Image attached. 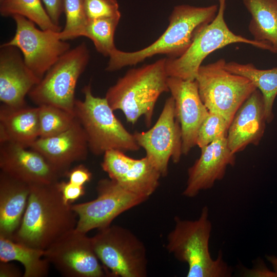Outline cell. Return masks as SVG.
Instances as JSON below:
<instances>
[{"mask_svg": "<svg viewBox=\"0 0 277 277\" xmlns=\"http://www.w3.org/2000/svg\"><path fill=\"white\" fill-rule=\"evenodd\" d=\"M58 182L31 185L26 209L13 241L44 250L75 228L77 216L71 204L64 201Z\"/></svg>", "mask_w": 277, "mask_h": 277, "instance_id": "6da1fadb", "label": "cell"}, {"mask_svg": "<svg viewBox=\"0 0 277 277\" xmlns=\"http://www.w3.org/2000/svg\"><path fill=\"white\" fill-rule=\"evenodd\" d=\"M218 10L216 4L205 7L175 6L169 17L167 28L157 40L136 51L125 52L116 49L109 56L106 70L116 71L157 54H165L168 58L180 57L189 47L197 32L213 21Z\"/></svg>", "mask_w": 277, "mask_h": 277, "instance_id": "7a4b0ae2", "label": "cell"}, {"mask_svg": "<svg viewBox=\"0 0 277 277\" xmlns=\"http://www.w3.org/2000/svg\"><path fill=\"white\" fill-rule=\"evenodd\" d=\"M166 58L132 68L110 87L105 98L113 110H120L128 123L135 124L142 116L151 126L155 104L163 93L169 92Z\"/></svg>", "mask_w": 277, "mask_h": 277, "instance_id": "3957f363", "label": "cell"}, {"mask_svg": "<svg viewBox=\"0 0 277 277\" xmlns=\"http://www.w3.org/2000/svg\"><path fill=\"white\" fill-rule=\"evenodd\" d=\"M174 227L167 235L166 248L179 261L188 266L187 277H229L230 267L222 251L213 259L209 250L212 224L209 209L204 206L195 220L174 217Z\"/></svg>", "mask_w": 277, "mask_h": 277, "instance_id": "277c9868", "label": "cell"}, {"mask_svg": "<svg viewBox=\"0 0 277 277\" xmlns=\"http://www.w3.org/2000/svg\"><path fill=\"white\" fill-rule=\"evenodd\" d=\"M82 92L84 98L76 100L74 114L84 130L91 152L98 156L110 150H139L133 133L115 116L106 98L94 96L90 84Z\"/></svg>", "mask_w": 277, "mask_h": 277, "instance_id": "5b68a950", "label": "cell"}, {"mask_svg": "<svg viewBox=\"0 0 277 277\" xmlns=\"http://www.w3.org/2000/svg\"><path fill=\"white\" fill-rule=\"evenodd\" d=\"M219 1V10L213 19L196 33L187 50L176 58H166L168 77L195 80L204 60L211 53L227 45L244 43L271 52L268 45L236 34L228 28L224 19L226 0Z\"/></svg>", "mask_w": 277, "mask_h": 277, "instance_id": "8992f818", "label": "cell"}, {"mask_svg": "<svg viewBox=\"0 0 277 277\" xmlns=\"http://www.w3.org/2000/svg\"><path fill=\"white\" fill-rule=\"evenodd\" d=\"M91 240L94 251L108 276H147L145 246L128 229L111 224L99 229Z\"/></svg>", "mask_w": 277, "mask_h": 277, "instance_id": "52a82bcc", "label": "cell"}, {"mask_svg": "<svg viewBox=\"0 0 277 277\" xmlns=\"http://www.w3.org/2000/svg\"><path fill=\"white\" fill-rule=\"evenodd\" d=\"M226 63L220 58L201 65L195 80L209 111L220 114L230 125L237 110L257 88L247 78L227 70Z\"/></svg>", "mask_w": 277, "mask_h": 277, "instance_id": "ba28073f", "label": "cell"}, {"mask_svg": "<svg viewBox=\"0 0 277 277\" xmlns=\"http://www.w3.org/2000/svg\"><path fill=\"white\" fill-rule=\"evenodd\" d=\"M89 58L85 43L70 49L31 89L30 99L37 106L51 105L74 114L76 84Z\"/></svg>", "mask_w": 277, "mask_h": 277, "instance_id": "9c48e42d", "label": "cell"}, {"mask_svg": "<svg viewBox=\"0 0 277 277\" xmlns=\"http://www.w3.org/2000/svg\"><path fill=\"white\" fill-rule=\"evenodd\" d=\"M96 190L95 199L71 204L72 209L77 216L75 229L85 233L110 225L119 215L148 199L125 189L110 178L100 180Z\"/></svg>", "mask_w": 277, "mask_h": 277, "instance_id": "30bf717a", "label": "cell"}, {"mask_svg": "<svg viewBox=\"0 0 277 277\" xmlns=\"http://www.w3.org/2000/svg\"><path fill=\"white\" fill-rule=\"evenodd\" d=\"M16 29L13 37L4 43L21 51L27 67L41 80L58 60L70 49V44L61 39L60 32L39 29L35 24L19 15L12 16Z\"/></svg>", "mask_w": 277, "mask_h": 277, "instance_id": "8fae6325", "label": "cell"}, {"mask_svg": "<svg viewBox=\"0 0 277 277\" xmlns=\"http://www.w3.org/2000/svg\"><path fill=\"white\" fill-rule=\"evenodd\" d=\"M133 134L150 163L162 176H166L170 159L177 163L183 154L181 127L176 116L173 97L166 100L153 126L145 132L135 131Z\"/></svg>", "mask_w": 277, "mask_h": 277, "instance_id": "7c38bea8", "label": "cell"}, {"mask_svg": "<svg viewBox=\"0 0 277 277\" xmlns=\"http://www.w3.org/2000/svg\"><path fill=\"white\" fill-rule=\"evenodd\" d=\"M44 257L66 277H103L106 271L93 247L91 238L75 228L47 249Z\"/></svg>", "mask_w": 277, "mask_h": 277, "instance_id": "4fadbf2b", "label": "cell"}, {"mask_svg": "<svg viewBox=\"0 0 277 277\" xmlns=\"http://www.w3.org/2000/svg\"><path fill=\"white\" fill-rule=\"evenodd\" d=\"M101 167L109 178L125 189L148 198L159 186L162 176L146 156L135 159L117 150H108L103 154Z\"/></svg>", "mask_w": 277, "mask_h": 277, "instance_id": "5bb4252c", "label": "cell"}, {"mask_svg": "<svg viewBox=\"0 0 277 277\" xmlns=\"http://www.w3.org/2000/svg\"><path fill=\"white\" fill-rule=\"evenodd\" d=\"M0 168L30 185L55 183L64 176L39 152L12 143L0 144Z\"/></svg>", "mask_w": 277, "mask_h": 277, "instance_id": "9a60e30c", "label": "cell"}, {"mask_svg": "<svg viewBox=\"0 0 277 277\" xmlns=\"http://www.w3.org/2000/svg\"><path fill=\"white\" fill-rule=\"evenodd\" d=\"M167 83L174 100L176 116L181 127L182 153L186 155L196 146L199 129L209 110L200 97L195 80L168 77Z\"/></svg>", "mask_w": 277, "mask_h": 277, "instance_id": "2e32d148", "label": "cell"}, {"mask_svg": "<svg viewBox=\"0 0 277 277\" xmlns=\"http://www.w3.org/2000/svg\"><path fill=\"white\" fill-rule=\"evenodd\" d=\"M200 157L187 171L184 196L194 197L200 191L211 188L224 177L228 166H233L235 155L230 149L227 136L216 139L201 149Z\"/></svg>", "mask_w": 277, "mask_h": 277, "instance_id": "e0dca14e", "label": "cell"}, {"mask_svg": "<svg viewBox=\"0 0 277 277\" xmlns=\"http://www.w3.org/2000/svg\"><path fill=\"white\" fill-rule=\"evenodd\" d=\"M19 50L14 46H1L0 101L14 107L26 105V96L41 81L26 65Z\"/></svg>", "mask_w": 277, "mask_h": 277, "instance_id": "ac0fdd59", "label": "cell"}, {"mask_svg": "<svg viewBox=\"0 0 277 277\" xmlns=\"http://www.w3.org/2000/svg\"><path fill=\"white\" fill-rule=\"evenodd\" d=\"M29 147L42 154L64 176L72 164L87 159L89 150L86 133L76 118L65 131L49 137H38Z\"/></svg>", "mask_w": 277, "mask_h": 277, "instance_id": "d6986e66", "label": "cell"}, {"mask_svg": "<svg viewBox=\"0 0 277 277\" xmlns=\"http://www.w3.org/2000/svg\"><path fill=\"white\" fill-rule=\"evenodd\" d=\"M266 119L262 94L256 89L236 112L228 128L227 139L234 154L250 145H259L265 129Z\"/></svg>", "mask_w": 277, "mask_h": 277, "instance_id": "ffe728a7", "label": "cell"}, {"mask_svg": "<svg viewBox=\"0 0 277 277\" xmlns=\"http://www.w3.org/2000/svg\"><path fill=\"white\" fill-rule=\"evenodd\" d=\"M31 185L0 172V236L12 238L19 227Z\"/></svg>", "mask_w": 277, "mask_h": 277, "instance_id": "44dd1931", "label": "cell"}, {"mask_svg": "<svg viewBox=\"0 0 277 277\" xmlns=\"http://www.w3.org/2000/svg\"><path fill=\"white\" fill-rule=\"evenodd\" d=\"M39 136L38 106L1 105L0 144L12 143L29 147Z\"/></svg>", "mask_w": 277, "mask_h": 277, "instance_id": "7402d4cb", "label": "cell"}, {"mask_svg": "<svg viewBox=\"0 0 277 277\" xmlns=\"http://www.w3.org/2000/svg\"><path fill=\"white\" fill-rule=\"evenodd\" d=\"M251 14L248 29L253 39L277 53V0H243Z\"/></svg>", "mask_w": 277, "mask_h": 277, "instance_id": "603a6c76", "label": "cell"}, {"mask_svg": "<svg viewBox=\"0 0 277 277\" xmlns=\"http://www.w3.org/2000/svg\"><path fill=\"white\" fill-rule=\"evenodd\" d=\"M18 261L24 267L23 277L48 275L50 263L44 257V250L18 243L0 236V261Z\"/></svg>", "mask_w": 277, "mask_h": 277, "instance_id": "cb8c5ba5", "label": "cell"}, {"mask_svg": "<svg viewBox=\"0 0 277 277\" xmlns=\"http://www.w3.org/2000/svg\"><path fill=\"white\" fill-rule=\"evenodd\" d=\"M228 71L249 79L261 92L264 103L267 123L273 118V106L277 95V67L269 69H259L252 63L241 64L235 62L226 63Z\"/></svg>", "mask_w": 277, "mask_h": 277, "instance_id": "d4e9b609", "label": "cell"}, {"mask_svg": "<svg viewBox=\"0 0 277 277\" xmlns=\"http://www.w3.org/2000/svg\"><path fill=\"white\" fill-rule=\"evenodd\" d=\"M0 13L5 17L23 16L42 30L62 31V27L52 21L41 0H3L1 2Z\"/></svg>", "mask_w": 277, "mask_h": 277, "instance_id": "484cf974", "label": "cell"}, {"mask_svg": "<svg viewBox=\"0 0 277 277\" xmlns=\"http://www.w3.org/2000/svg\"><path fill=\"white\" fill-rule=\"evenodd\" d=\"M121 16L88 21L84 36L91 39L97 52L105 56L109 57L116 49L114 36Z\"/></svg>", "mask_w": 277, "mask_h": 277, "instance_id": "4316f807", "label": "cell"}, {"mask_svg": "<svg viewBox=\"0 0 277 277\" xmlns=\"http://www.w3.org/2000/svg\"><path fill=\"white\" fill-rule=\"evenodd\" d=\"M38 107L39 137H49L68 129L74 123V114L58 107L42 105Z\"/></svg>", "mask_w": 277, "mask_h": 277, "instance_id": "83f0119b", "label": "cell"}, {"mask_svg": "<svg viewBox=\"0 0 277 277\" xmlns=\"http://www.w3.org/2000/svg\"><path fill=\"white\" fill-rule=\"evenodd\" d=\"M63 9L66 16V24L60 32L61 39H73L84 36L88 23L84 0H63Z\"/></svg>", "mask_w": 277, "mask_h": 277, "instance_id": "f1b7e54d", "label": "cell"}, {"mask_svg": "<svg viewBox=\"0 0 277 277\" xmlns=\"http://www.w3.org/2000/svg\"><path fill=\"white\" fill-rule=\"evenodd\" d=\"M229 124L220 114L209 111L199 131L196 146L200 149L227 135Z\"/></svg>", "mask_w": 277, "mask_h": 277, "instance_id": "f546056e", "label": "cell"}, {"mask_svg": "<svg viewBox=\"0 0 277 277\" xmlns=\"http://www.w3.org/2000/svg\"><path fill=\"white\" fill-rule=\"evenodd\" d=\"M88 20L121 15L116 0H84Z\"/></svg>", "mask_w": 277, "mask_h": 277, "instance_id": "4dcf8cb0", "label": "cell"}, {"mask_svg": "<svg viewBox=\"0 0 277 277\" xmlns=\"http://www.w3.org/2000/svg\"><path fill=\"white\" fill-rule=\"evenodd\" d=\"M57 185L64 201L68 204H71L85 193L84 186L77 185L69 181H58Z\"/></svg>", "mask_w": 277, "mask_h": 277, "instance_id": "1f68e13d", "label": "cell"}, {"mask_svg": "<svg viewBox=\"0 0 277 277\" xmlns=\"http://www.w3.org/2000/svg\"><path fill=\"white\" fill-rule=\"evenodd\" d=\"M68 181L77 185L84 186L90 182L92 174L90 171L84 165L80 164L69 169L65 174Z\"/></svg>", "mask_w": 277, "mask_h": 277, "instance_id": "d6a6232c", "label": "cell"}, {"mask_svg": "<svg viewBox=\"0 0 277 277\" xmlns=\"http://www.w3.org/2000/svg\"><path fill=\"white\" fill-rule=\"evenodd\" d=\"M45 9L52 21L60 26V19L63 12V0H42Z\"/></svg>", "mask_w": 277, "mask_h": 277, "instance_id": "836d02e7", "label": "cell"}, {"mask_svg": "<svg viewBox=\"0 0 277 277\" xmlns=\"http://www.w3.org/2000/svg\"><path fill=\"white\" fill-rule=\"evenodd\" d=\"M244 275L250 277H277L274 271L270 270L261 260L251 269L246 270Z\"/></svg>", "mask_w": 277, "mask_h": 277, "instance_id": "e575fe53", "label": "cell"}, {"mask_svg": "<svg viewBox=\"0 0 277 277\" xmlns=\"http://www.w3.org/2000/svg\"><path fill=\"white\" fill-rule=\"evenodd\" d=\"M23 276L19 268L11 262L0 261L1 277H20Z\"/></svg>", "mask_w": 277, "mask_h": 277, "instance_id": "d590c367", "label": "cell"}, {"mask_svg": "<svg viewBox=\"0 0 277 277\" xmlns=\"http://www.w3.org/2000/svg\"><path fill=\"white\" fill-rule=\"evenodd\" d=\"M266 258L271 264L273 271L277 276V257L274 255H267Z\"/></svg>", "mask_w": 277, "mask_h": 277, "instance_id": "8d00e7d4", "label": "cell"}, {"mask_svg": "<svg viewBox=\"0 0 277 277\" xmlns=\"http://www.w3.org/2000/svg\"><path fill=\"white\" fill-rule=\"evenodd\" d=\"M3 1V0H0V2H2V1Z\"/></svg>", "mask_w": 277, "mask_h": 277, "instance_id": "74e56055", "label": "cell"}]
</instances>
